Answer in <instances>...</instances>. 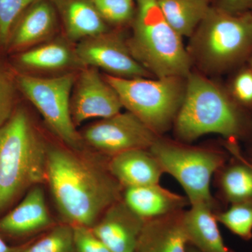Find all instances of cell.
Returning a JSON list of instances; mask_svg holds the SVG:
<instances>
[{"label": "cell", "mask_w": 252, "mask_h": 252, "mask_svg": "<svg viewBox=\"0 0 252 252\" xmlns=\"http://www.w3.org/2000/svg\"><path fill=\"white\" fill-rule=\"evenodd\" d=\"M46 180L67 223L91 228L104 212L121 200L122 187L108 169L72 149L48 147Z\"/></svg>", "instance_id": "obj_1"}, {"label": "cell", "mask_w": 252, "mask_h": 252, "mask_svg": "<svg viewBox=\"0 0 252 252\" xmlns=\"http://www.w3.org/2000/svg\"><path fill=\"white\" fill-rule=\"evenodd\" d=\"M172 127L184 143L209 134L238 142L252 137V114L233 100L225 86L191 71L186 78L185 97Z\"/></svg>", "instance_id": "obj_2"}, {"label": "cell", "mask_w": 252, "mask_h": 252, "mask_svg": "<svg viewBox=\"0 0 252 252\" xmlns=\"http://www.w3.org/2000/svg\"><path fill=\"white\" fill-rule=\"evenodd\" d=\"M187 51L204 75L233 72L252 54V13L230 14L212 5L190 36Z\"/></svg>", "instance_id": "obj_3"}, {"label": "cell", "mask_w": 252, "mask_h": 252, "mask_svg": "<svg viewBox=\"0 0 252 252\" xmlns=\"http://www.w3.org/2000/svg\"><path fill=\"white\" fill-rule=\"evenodd\" d=\"M47 151L27 112L15 109L0 127V212L46 180Z\"/></svg>", "instance_id": "obj_4"}, {"label": "cell", "mask_w": 252, "mask_h": 252, "mask_svg": "<svg viewBox=\"0 0 252 252\" xmlns=\"http://www.w3.org/2000/svg\"><path fill=\"white\" fill-rule=\"evenodd\" d=\"M126 43L134 59L154 77L186 78L191 72L182 36L167 22L157 0H137L132 35Z\"/></svg>", "instance_id": "obj_5"}, {"label": "cell", "mask_w": 252, "mask_h": 252, "mask_svg": "<svg viewBox=\"0 0 252 252\" xmlns=\"http://www.w3.org/2000/svg\"><path fill=\"white\" fill-rule=\"evenodd\" d=\"M115 89L123 107L133 114L158 135L170 130L186 91V78H121L104 74Z\"/></svg>", "instance_id": "obj_6"}, {"label": "cell", "mask_w": 252, "mask_h": 252, "mask_svg": "<svg viewBox=\"0 0 252 252\" xmlns=\"http://www.w3.org/2000/svg\"><path fill=\"white\" fill-rule=\"evenodd\" d=\"M164 173L175 179L187 194L190 205L205 204L216 209L210 190L212 176L225 165L226 155L219 149L193 147L159 136L149 149Z\"/></svg>", "instance_id": "obj_7"}, {"label": "cell", "mask_w": 252, "mask_h": 252, "mask_svg": "<svg viewBox=\"0 0 252 252\" xmlns=\"http://www.w3.org/2000/svg\"><path fill=\"white\" fill-rule=\"evenodd\" d=\"M16 86L40 113L51 131L70 149L81 148V137L71 114V94L74 74L41 78L19 74Z\"/></svg>", "instance_id": "obj_8"}, {"label": "cell", "mask_w": 252, "mask_h": 252, "mask_svg": "<svg viewBox=\"0 0 252 252\" xmlns=\"http://www.w3.org/2000/svg\"><path fill=\"white\" fill-rule=\"evenodd\" d=\"M158 137L128 111L100 119L83 134L91 147L111 157L132 149H149Z\"/></svg>", "instance_id": "obj_9"}, {"label": "cell", "mask_w": 252, "mask_h": 252, "mask_svg": "<svg viewBox=\"0 0 252 252\" xmlns=\"http://www.w3.org/2000/svg\"><path fill=\"white\" fill-rule=\"evenodd\" d=\"M76 61L88 67L100 68L109 75L121 78L152 77L130 54L126 41L108 31L79 41L74 50Z\"/></svg>", "instance_id": "obj_10"}, {"label": "cell", "mask_w": 252, "mask_h": 252, "mask_svg": "<svg viewBox=\"0 0 252 252\" xmlns=\"http://www.w3.org/2000/svg\"><path fill=\"white\" fill-rule=\"evenodd\" d=\"M71 114L74 125L92 119H107L122 112L117 91L96 68H86L74 83Z\"/></svg>", "instance_id": "obj_11"}, {"label": "cell", "mask_w": 252, "mask_h": 252, "mask_svg": "<svg viewBox=\"0 0 252 252\" xmlns=\"http://www.w3.org/2000/svg\"><path fill=\"white\" fill-rule=\"evenodd\" d=\"M144 222L119 200L104 212L91 230L112 252H135Z\"/></svg>", "instance_id": "obj_12"}, {"label": "cell", "mask_w": 252, "mask_h": 252, "mask_svg": "<svg viewBox=\"0 0 252 252\" xmlns=\"http://www.w3.org/2000/svg\"><path fill=\"white\" fill-rule=\"evenodd\" d=\"M107 169L124 188L159 184L165 174L149 149H132L113 156Z\"/></svg>", "instance_id": "obj_13"}, {"label": "cell", "mask_w": 252, "mask_h": 252, "mask_svg": "<svg viewBox=\"0 0 252 252\" xmlns=\"http://www.w3.org/2000/svg\"><path fill=\"white\" fill-rule=\"evenodd\" d=\"M123 201L144 221L184 210L187 197L173 193L159 184L125 188Z\"/></svg>", "instance_id": "obj_14"}, {"label": "cell", "mask_w": 252, "mask_h": 252, "mask_svg": "<svg viewBox=\"0 0 252 252\" xmlns=\"http://www.w3.org/2000/svg\"><path fill=\"white\" fill-rule=\"evenodd\" d=\"M185 210L144 222L135 252H187Z\"/></svg>", "instance_id": "obj_15"}, {"label": "cell", "mask_w": 252, "mask_h": 252, "mask_svg": "<svg viewBox=\"0 0 252 252\" xmlns=\"http://www.w3.org/2000/svg\"><path fill=\"white\" fill-rule=\"evenodd\" d=\"M42 189H30L17 206L0 219V232L12 237H22L44 229L51 223Z\"/></svg>", "instance_id": "obj_16"}, {"label": "cell", "mask_w": 252, "mask_h": 252, "mask_svg": "<svg viewBox=\"0 0 252 252\" xmlns=\"http://www.w3.org/2000/svg\"><path fill=\"white\" fill-rule=\"evenodd\" d=\"M56 21L54 8L49 0L34 3L15 23L6 49L20 51L44 40L54 32Z\"/></svg>", "instance_id": "obj_17"}, {"label": "cell", "mask_w": 252, "mask_h": 252, "mask_svg": "<svg viewBox=\"0 0 252 252\" xmlns=\"http://www.w3.org/2000/svg\"><path fill=\"white\" fill-rule=\"evenodd\" d=\"M215 210L205 204H195L185 210L183 223L189 244L203 252H233L223 242Z\"/></svg>", "instance_id": "obj_18"}, {"label": "cell", "mask_w": 252, "mask_h": 252, "mask_svg": "<svg viewBox=\"0 0 252 252\" xmlns=\"http://www.w3.org/2000/svg\"><path fill=\"white\" fill-rule=\"evenodd\" d=\"M225 147L237 162L223 165L217 173L220 194L230 204L252 201V168L240 154L237 141H225Z\"/></svg>", "instance_id": "obj_19"}, {"label": "cell", "mask_w": 252, "mask_h": 252, "mask_svg": "<svg viewBox=\"0 0 252 252\" xmlns=\"http://www.w3.org/2000/svg\"><path fill=\"white\" fill-rule=\"evenodd\" d=\"M62 11L68 37L79 41L108 31L91 0H54Z\"/></svg>", "instance_id": "obj_20"}, {"label": "cell", "mask_w": 252, "mask_h": 252, "mask_svg": "<svg viewBox=\"0 0 252 252\" xmlns=\"http://www.w3.org/2000/svg\"><path fill=\"white\" fill-rule=\"evenodd\" d=\"M169 24L183 37H190L211 7L210 0H157Z\"/></svg>", "instance_id": "obj_21"}, {"label": "cell", "mask_w": 252, "mask_h": 252, "mask_svg": "<svg viewBox=\"0 0 252 252\" xmlns=\"http://www.w3.org/2000/svg\"><path fill=\"white\" fill-rule=\"evenodd\" d=\"M75 61L74 52L61 42H51L39 46L19 55L18 61L21 65L31 69L56 70Z\"/></svg>", "instance_id": "obj_22"}, {"label": "cell", "mask_w": 252, "mask_h": 252, "mask_svg": "<svg viewBox=\"0 0 252 252\" xmlns=\"http://www.w3.org/2000/svg\"><path fill=\"white\" fill-rule=\"evenodd\" d=\"M219 223L226 227L233 234L245 240L252 238V201L231 204L223 212H216Z\"/></svg>", "instance_id": "obj_23"}, {"label": "cell", "mask_w": 252, "mask_h": 252, "mask_svg": "<svg viewBox=\"0 0 252 252\" xmlns=\"http://www.w3.org/2000/svg\"><path fill=\"white\" fill-rule=\"evenodd\" d=\"M22 252H75L72 225H57L36 243L27 245Z\"/></svg>", "instance_id": "obj_24"}, {"label": "cell", "mask_w": 252, "mask_h": 252, "mask_svg": "<svg viewBox=\"0 0 252 252\" xmlns=\"http://www.w3.org/2000/svg\"><path fill=\"white\" fill-rule=\"evenodd\" d=\"M231 73L227 90L240 107L252 112V69L245 64Z\"/></svg>", "instance_id": "obj_25"}, {"label": "cell", "mask_w": 252, "mask_h": 252, "mask_svg": "<svg viewBox=\"0 0 252 252\" xmlns=\"http://www.w3.org/2000/svg\"><path fill=\"white\" fill-rule=\"evenodd\" d=\"M105 21L124 25L132 21L135 14L134 0H91Z\"/></svg>", "instance_id": "obj_26"}, {"label": "cell", "mask_w": 252, "mask_h": 252, "mask_svg": "<svg viewBox=\"0 0 252 252\" xmlns=\"http://www.w3.org/2000/svg\"><path fill=\"white\" fill-rule=\"evenodd\" d=\"M42 0H0V46L6 48L10 33L19 16L31 5Z\"/></svg>", "instance_id": "obj_27"}, {"label": "cell", "mask_w": 252, "mask_h": 252, "mask_svg": "<svg viewBox=\"0 0 252 252\" xmlns=\"http://www.w3.org/2000/svg\"><path fill=\"white\" fill-rule=\"evenodd\" d=\"M16 79L0 64V127L12 116L15 111Z\"/></svg>", "instance_id": "obj_28"}, {"label": "cell", "mask_w": 252, "mask_h": 252, "mask_svg": "<svg viewBox=\"0 0 252 252\" xmlns=\"http://www.w3.org/2000/svg\"><path fill=\"white\" fill-rule=\"evenodd\" d=\"M75 252H112L89 227L72 225Z\"/></svg>", "instance_id": "obj_29"}, {"label": "cell", "mask_w": 252, "mask_h": 252, "mask_svg": "<svg viewBox=\"0 0 252 252\" xmlns=\"http://www.w3.org/2000/svg\"><path fill=\"white\" fill-rule=\"evenodd\" d=\"M212 6L225 12L237 14L249 10V0H212Z\"/></svg>", "instance_id": "obj_30"}, {"label": "cell", "mask_w": 252, "mask_h": 252, "mask_svg": "<svg viewBox=\"0 0 252 252\" xmlns=\"http://www.w3.org/2000/svg\"><path fill=\"white\" fill-rule=\"evenodd\" d=\"M26 247V245L19 247L9 246L0 237V252H22Z\"/></svg>", "instance_id": "obj_31"}, {"label": "cell", "mask_w": 252, "mask_h": 252, "mask_svg": "<svg viewBox=\"0 0 252 252\" xmlns=\"http://www.w3.org/2000/svg\"><path fill=\"white\" fill-rule=\"evenodd\" d=\"M187 252H203L199 250L198 249L195 248L193 245H189L187 247Z\"/></svg>", "instance_id": "obj_32"}, {"label": "cell", "mask_w": 252, "mask_h": 252, "mask_svg": "<svg viewBox=\"0 0 252 252\" xmlns=\"http://www.w3.org/2000/svg\"><path fill=\"white\" fill-rule=\"evenodd\" d=\"M247 64H248L249 67L251 68V69H252V56H250V59H249V61H248V63H247Z\"/></svg>", "instance_id": "obj_33"}, {"label": "cell", "mask_w": 252, "mask_h": 252, "mask_svg": "<svg viewBox=\"0 0 252 252\" xmlns=\"http://www.w3.org/2000/svg\"><path fill=\"white\" fill-rule=\"evenodd\" d=\"M249 10L252 13V0H249Z\"/></svg>", "instance_id": "obj_34"}, {"label": "cell", "mask_w": 252, "mask_h": 252, "mask_svg": "<svg viewBox=\"0 0 252 252\" xmlns=\"http://www.w3.org/2000/svg\"><path fill=\"white\" fill-rule=\"evenodd\" d=\"M251 139H252V137H251V138H250V140H251ZM250 166H251V167H252V163H250Z\"/></svg>", "instance_id": "obj_35"}, {"label": "cell", "mask_w": 252, "mask_h": 252, "mask_svg": "<svg viewBox=\"0 0 252 252\" xmlns=\"http://www.w3.org/2000/svg\"><path fill=\"white\" fill-rule=\"evenodd\" d=\"M210 1H212V0H210Z\"/></svg>", "instance_id": "obj_36"}]
</instances>
